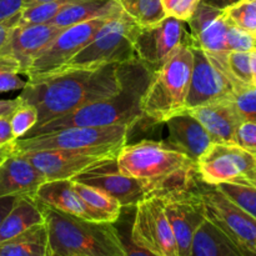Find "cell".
Instances as JSON below:
<instances>
[{
    "label": "cell",
    "instance_id": "cell-1",
    "mask_svg": "<svg viewBox=\"0 0 256 256\" xmlns=\"http://www.w3.org/2000/svg\"><path fill=\"white\" fill-rule=\"evenodd\" d=\"M125 66L126 62L98 69H65L28 79L19 98L36 109L39 118L35 126H39L90 102L116 95L124 84Z\"/></svg>",
    "mask_w": 256,
    "mask_h": 256
},
{
    "label": "cell",
    "instance_id": "cell-2",
    "mask_svg": "<svg viewBox=\"0 0 256 256\" xmlns=\"http://www.w3.org/2000/svg\"><path fill=\"white\" fill-rule=\"evenodd\" d=\"M154 70L139 60L126 62L124 84L114 96L84 105L74 112L35 126L26 134L30 138L66 128H105L125 125L134 128L144 119L142 102Z\"/></svg>",
    "mask_w": 256,
    "mask_h": 256
},
{
    "label": "cell",
    "instance_id": "cell-3",
    "mask_svg": "<svg viewBox=\"0 0 256 256\" xmlns=\"http://www.w3.org/2000/svg\"><path fill=\"white\" fill-rule=\"evenodd\" d=\"M115 162L120 172L142 182L152 195L190 188L192 178L198 175L196 162L162 142L125 144Z\"/></svg>",
    "mask_w": 256,
    "mask_h": 256
},
{
    "label": "cell",
    "instance_id": "cell-4",
    "mask_svg": "<svg viewBox=\"0 0 256 256\" xmlns=\"http://www.w3.org/2000/svg\"><path fill=\"white\" fill-rule=\"evenodd\" d=\"M40 206L54 256H126L122 234L114 224L90 222Z\"/></svg>",
    "mask_w": 256,
    "mask_h": 256
},
{
    "label": "cell",
    "instance_id": "cell-5",
    "mask_svg": "<svg viewBox=\"0 0 256 256\" xmlns=\"http://www.w3.org/2000/svg\"><path fill=\"white\" fill-rule=\"evenodd\" d=\"M192 50L190 36L152 72L142 102V115L152 122H165L186 109Z\"/></svg>",
    "mask_w": 256,
    "mask_h": 256
},
{
    "label": "cell",
    "instance_id": "cell-6",
    "mask_svg": "<svg viewBox=\"0 0 256 256\" xmlns=\"http://www.w3.org/2000/svg\"><path fill=\"white\" fill-rule=\"evenodd\" d=\"M138 26L124 12L109 18L92 39L60 70L98 69L138 60L134 46Z\"/></svg>",
    "mask_w": 256,
    "mask_h": 256
},
{
    "label": "cell",
    "instance_id": "cell-7",
    "mask_svg": "<svg viewBox=\"0 0 256 256\" xmlns=\"http://www.w3.org/2000/svg\"><path fill=\"white\" fill-rule=\"evenodd\" d=\"M132 128L125 125L105 128H66L45 132L15 142V152L58 149H95V148H122L126 144Z\"/></svg>",
    "mask_w": 256,
    "mask_h": 256
},
{
    "label": "cell",
    "instance_id": "cell-8",
    "mask_svg": "<svg viewBox=\"0 0 256 256\" xmlns=\"http://www.w3.org/2000/svg\"><path fill=\"white\" fill-rule=\"evenodd\" d=\"M195 192L205 218L216 225L245 256H256L255 218L232 204L214 186L206 185Z\"/></svg>",
    "mask_w": 256,
    "mask_h": 256
},
{
    "label": "cell",
    "instance_id": "cell-9",
    "mask_svg": "<svg viewBox=\"0 0 256 256\" xmlns=\"http://www.w3.org/2000/svg\"><path fill=\"white\" fill-rule=\"evenodd\" d=\"M196 172L210 186L222 182L256 186V155L236 144L214 142L196 162Z\"/></svg>",
    "mask_w": 256,
    "mask_h": 256
},
{
    "label": "cell",
    "instance_id": "cell-10",
    "mask_svg": "<svg viewBox=\"0 0 256 256\" xmlns=\"http://www.w3.org/2000/svg\"><path fill=\"white\" fill-rule=\"evenodd\" d=\"M119 150L120 148H95L18 152H20L45 180H72L96 165L116 159Z\"/></svg>",
    "mask_w": 256,
    "mask_h": 256
},
{
    "label": "cell",
    "instance_id": "cell-11",
    "mask_svg": "<svg viewBox=\"0 0 256 256\" xmlns=\"http://www.w3.org/2000/svg\"><path fill=\"white\" fill-rule=\"evenodd\" d=\"M130 240L156 256H178L174 234L159 195H150L136 204Z\"/></svg>",
    "mask_w": 256,
    "mask_h": 256
},
{
    "label": "cell",
    "instance_id": "cell-12",
    "mask_svg": "<svg viewBox=\"0 0 256 256\" xmlns=\"http://www.w3.org/2000/svg\"><path fill=\"white\" fill-rule=\"evenodd\" d=\"M108 19L95 18L64 28L46 49L35 58L25 76L30 80L59 72L92 39Z\"/></svg>",
    "mask_w": 256,
    "mask_h": 256
},
{
    "label": "cell",
    "instance_id": "cell-13",
    "mask_svg": "<svg viewBox=\"0 0 256 256\" xmlns=\"http://www.w3.org/2000/svg\"><path fill=\"white\" fill-rule=\"evenodd\" d=\"M190 45L192 50V70L185 110L232 99L234 85L216 60L205 50L192 44V40Z\"/></svg>",
    "mask_w": 256,
    "mask_h": 256
},
{
    "label": "cell",
    "instance_id": "cell-14",
    "mask_svg": "<svg viewBox=\"0 0 256 256\" xmlns=\"http://www.w3.org/2000/svg\"><path fill=\"white\" fill-rule=\"evenodd\" d=\"M186 22L172 16H165L152 26H138L134 38L136 59L155 70L186 39L189 32Z\"/></svg>",
    "mask_w": 256,
    "mask_h": 256
},
{
    "label": "cell",
    "instance_id": "cell-15",
    "mask_svg": "<svg viewBox=\"0 0 256 256\" xmlns=\"http://www.w3.org/2000/svg\"><path fill=\"white\" fill-rule=\"evenodd\" d=\"M159 195L176 242L178 256H190L192 239L205 219L195 190H172Z\"/></svg>",
    "mask_w": 256,
    "mask_h": 256
},
{
    "label": "cell",
    "instance_id": "cell-16",
    "mask_svg": "<svg viewBox=\"0 0 256 256\" xmlns=\"http://www.w3.org/2000/svg\"><path fill=\"white\" fill-rule=\"evenodd\" d=\"M72 180L102 190L122 208H135L138 202L152 195L142 182L120 172L115 159L96 165Z\"/></svg>",
    "mask_w": 256,
    "mask_h": 256
},
{
    "label": "cell",
    "instance_id": "cell-17",
    "mask_svg": "<svg viewBox=\"0 0 256 256\" xmlns=\"http://www.w3.org/2000/svg\"><path fill=\"white\" fill-rule=\"evenodd\" d=\"M190 40L200 49L212 54L229 52L226 34L230 22L224 9H218L202 2L186 22Z\"/></svg>",
    "mask_w": 256,
    "mask_h": 256
},
{
    "label": "cell",
    "instance_id": "cell-18",
    "mask_svg": "<svg viewBox=\"0 0 256 256\" xmlns=\"http://www.w3.org/2000/svg\"><path fill=\"white\" fill-rule=\"evenodd\" d=\"M62 29L64 28H59L50 22L16 26L6 44L0 49V54L8 55L16 60L22 66V75H25L35 58L46 49L48 45Z\"/></svg>",
    "mask_w": 256,
    "mask_h": 256
},
{
    "label": "cell",
    "instance_id": "cell-19",
    "mask_svg": "<svg viewBox=\"0 0 256 256\" xmlns=\"http://www.w3.org/2000/svg\"><path fill=\"white\" fill-rule=\"evenodd\" d=\"M204 126L214 142L235 144V135L242 120L232 99L222 100L185 110Z\"/></svg>",
    "mask_w": 256,
    "mask_h": 256
},
{
    "label": "cell",
    "instance_id": "cell-20",
    "mask_svg": "<svg viewBox=\"0 0 256 256\" xmlns=\"http://www.w3.org/2000/svg\"><path fill=\"white\" fill-rule=\"evenodd\" d=\"M45 182L42 175L22 156L14 152L0 162V199L30 196Z\"/></svg>",
    "mask_w": 256,
    "mask_h": 256
},
{
    "label": "cell",
    "instance_id": "cell-21",
    "mask_svg": "<svg viewBox=\"0 0 256 256\" xmlns=\"http://www.w3.org/2000/svg\"><path fill=\"white\" fill-rule=\"evenodd\" d=\"M165 124L169 132L168 144L186 154L192 162H196L210 145L214 144L204 126L188 112L174 115Z\"/></svg>",
    "mask_w": 256,
    "mask_h": 256
},
{
    "label": "cell",
    "instance_id": "cell-22",
    "mask_svg": "<svg viewBox=\"0 0 256 256\" xmlns=\"http://www.w3.org/2000/svg\"><path fill=\"white\" fill-rule=\"evenodd\" d=\"M32 198L42 206L52 208L80 219L90 220L86 206L74 189L72 180H45L35 190Z\"/></svg>",
    "mask_w": 256,
    "mask_h": 256
},
{
    "label": "cell",
    "instance_id": "cell-23",
    "mask_svg": "<svg viewBox=\"0 0 256 256\" xmlns=\"http://www.w3.org/2000/svg\"><path fill=\"white\" fill-rule=\"evenodd\" d=\"M45 224L42 208L30 196H19L0 222V242Z\"/></svg>",
    "mask_w": 256,
    "mask_h": 256
},
{
    "label": "cell",
    "instance_id": "cell-24",
    "mask_svg": "<svg viewBox=\"0 0 256 256\" xmlns=\"http://www.w3.org/2000/svg\"><path fill=\"white\" fill-rule=\"evenodd\" d=\"M116 0H78L65 6L50 24L68 28L95 18H110L122 12Z\"/></svg>",
    "mask_w": 256,
    "mask_h": 256
},
{
    "label": "cell",
    "instance_id": "cell-25",
    "mask_svg": "<svg viewBox=\"0 0 256 256\" xmlns=\"http://www.w3.org/2000/svg\"><path fill=\"white\" fill-rule=\"evenodd\" d=\"M190 256H245L239 248L209 219L198 228L190 250Z\"/></svg>",
    "mask_w": 256,
    "mask_h": 256
},
{
    "label": "cell",
    "instance_id": "cell-26",
    "mask_svg": "<svg viewBox=\"0 0 256 256\" xmlns=\"http://www.w3.org/2000/svg\"><path fill=\"white\" fill-rule=\"evenodd\" d=\"M0 256H54L46 225H38L18 236L2 242Z\"/></svg>",
    "mask_w": 256,
    "mask_h": 256
},
{
    "label": "cell",
    "instance_id": "cell-27",
    "mask_svg": "<svg viewBox=\"0 0 256 256\" xmlns=\"http://www.w3.org/2000/svg\"><path fill=\"white\" fill-rule=\"evenodd\" d=\"M72 185L86 206L92 222L114 224L119 220L122 206L114 198L109 196L102 190H98L82 182L72 180Z\"/></svg>",
    "mask_w": 256,
    "mask_h": 256
},
{
    "label": "cell",
    "instance_id": "cell-28",
    "mask_svg": "<svg viewBox=\"0 0 256 256\" xmlns=\"http://www.w3.org/2000/svg\"><path fill=\"white\" fill-rule=\"evenodd\" d=\"M122 12L139 26L146 28L162 22L166 15L162 0H116Z\"/></svg>",
    "mask_w": 256,
    "mask_h": 256
},
{
    "label": "cell",
    "instance_id": "cell-29",
    "mask_svg": "<svg viewBox=\"0 0 256 256\" xmlns=\"http://www.w3.org/2000/svg\"><path fill=\"white\" fill-rule=\"evenodd\" d=\"M78 0H52V2H36L22 8L19 14L18 26L48 24L52 22L65 6Z\"/></svg>",
    "mask_w": 256,
    "mask_h": 256
},
{
    "label": "cell",
    "instance_id": "cell-30",
    "mask_svg": "<svg viewBox=\"0 0 256 256\" xmlns=\"http://www.w3.org/2000/svg\"><path fill=\"white\" fill-rule=\"evenodd\" d=\"M214 188L232 204L256 219V186L235 182H222L215 185Z\"/></svg>",
    "mask_w": 256,
    "mask_h": 256
},
{
    "label": "cell",
    "instance_id": "cell-31",
    "mask_svg": "<svg viewBox=\"0 0 256 256\" xmlns=\"http://www.w3.org/2000/svg\"><path fill=\"white\" fill-rule=\"evenodd\" d=\"M226 69L235 85V92L240 88L252 85L250 52H229L226 55Z\"/></svg>",
    "mask_w": 256,
    "mask_h": 256
},
{
    "label": "cell",
    "instance_id": "cell-32",
    "mask_svg": "<svg viewBox=\"0 0 256 256\" xmlns=\"http://www.w3.org/2000/svg\"><path fill=\"white\" fill-rule=\"evenodd\" d=\"M224 12L232 25L256 35V2L254 0H242L224 9Z\"/></svg>",
    "mask_w": 256,
    "mask_h": 256
},
{
    "label": "cell",
    "instance_id": "cell-33",
    "mask_svg": "<svg viewBox=\"0 0 256 256\" xmlns=\"http://www.w3.org/2000/svg\"><path fill=\"white\" fill-rule=\"evenodd\" d=\"M38 112L32 105L22 102L12 115H10V125L15 139H22L26 136L28 132L38 124Z\"/></svg>",
    "mask_w": 256,
    "mask_h": 256
},
{
    "label": "cell",
    "instance_id": "cell-34",
    "mask_svg": "<svg viewBox=\"0 0 256 256\" xmlns=\"http://www.w3.org/2000/svg\"><path fill=\"white\" fill-rule=\"evenodd\" d=\"M232 102L242 122L256 124V86L246 85L240 88L232 95Z\"/></svg>",
    "mask_w": 256,
    "mask_h": 256
},
{
    "label": "cell",
    "instance_id": "cell-35",
    "mask_svg": "<svg viewBox=\"0 0 256 256\" xmlns=\"http://www.w3.org/2000/svg\"><path fill=\"white\" fill-rule=\"evenodd\" d=\"M256 39L254 34L244 32L230 22L226 34V45L229 52H252L255 50Z\"/></svg>",
    "mask_w": 256,
    "mask_h": 256
},
{
    "label": "cell",
    "instance_id": "cell-36",
    "mask_svg": "<svg viewBox=\"0 0 256 256\" xmlns=\"http://www.w3.org/2000/svg\"><path fill=\"white\" fill-rule=\"evenodd\" d=\"M202 0H162L166 16L175 18L186 22L192 18Z\"/></svg>",
    "mask_w": 256,
    "mask_h": 256
},
{
    "label": "cell",
    "instance_id": "cell-37",
    "mask_svg": "<svg viewBox=\"0 0 256 256\" xmlns=\"http://www.w3.org/2000/svg\"><path fill=\"white\" fill-rule=\"evenodd\" d=\"M235 144L256 155V124L242 122L235 135Z\"/></svg>",
    "mask_w": 256,
    "mask_h": 256
},
{
    "label": "cell",
    "instance_id": "cell-38",
    "mask_svg": "<svg viewBox=\"0 0 256 256\" xmlns=\"http://www.w3.org/2000/svg\"><path fill=\"white\" fill-rule=\"evenodd\" d=\"M26 0H0V22L19 14Z\"/></svg>",
    "mask_w": 256,
    "mask_h": 256
},
{
    "label": "cell",
    "instance_id": "cell-39",
    "mask_svg": "<svg viewBox=\"0 0 256 256\" xmlns=\"http://www.w3.org/2000/svg\"><path fill=\"white\" fill-rule=\"evenodd\" d=\"M19 14L0 22V49L6 44L12 32H14L15 28L18 26V22H19Z\"/></svg>",
    "mask_w": 256,
    "mask_h": 256
},
{
    "label": "cell",
    "instance_id": "cell-40",
    "mask_svg": "<svg viewBox=\"0 0 256 256\" xmlns=\"http://www.w3.org/2000/svg\"><path fill=\"white\" fill-rule=\"evenodd\" d=\"M15 142L16 139L12 135L9 118H0V146L14 144Z\"/></svg>",
    "mask_w": 256,
    "mask_h": 256
},
{
    "label": "cell",
    "instance_id": "cell-41",
    "mask_svg": "<svg viewBox=\"0 0 256 256\" xmlns=\"http://www.w3.org/2000/svg\"><path fill=\"white\" fill-rule=\"evenodd\" d=\"M22 104L19 96L15 99L0 100V118H10V115Z\"/></svg>",
    "mask_w": 256,
    "mask_h": 256
},
{
    "label": "cell",
    "instance_id": "cell-42",
    "mask_svg": "<svg viewBox=\"0 0 256 256\" xmlns=\"http://www.w3.org/2000/svg\"><path fill=\"white\" fill-rule=\"evenodd\" d=\"M122 242H124V246H125V252H126V256H156L152 252H146V250L142 249V248L136 246L135 244H132V240L129 239H125L124 236L122 235Z\"/></svg>",
    "mask_w": 256,
    "mask_h": 256
},
{
    "label": "cell",
    "instance_id": "cell-43",
    "mask_svg": "<svg viewBox=\"0 0 256 256\" xmlns=\"http://www.w3.org/2000/svg\"><path fill=\"white\" fill-rule=\"evenodd\" d=\"M19 196H8V198H2L0 199V222H2L5 215L8 214L12 206L14 205V202H16V199Z\"/></svg>",
    "mask_w": 256,
    "mask_h": 256
},
{
    "label": "cell",
    "instance_id": "cell-44",
    "mask_svg": "<svg viewBox=\"0 0 256 256\" xmlns=\"http://www.w3.org/2000/svg\"><path fill=\"white\" fill-rule=\"evenodd\" d=\"M202 2H206V4L212 5V6L218 8V9H226V8L232 6V5L236 4V2H242V0H202Z\"/></svg>",
    "mask_w": 256,
    "mask_h": 256
},
{
    "label": "cell",
    "instance_id": "cell-45",
    "mask_svg": "<svg viewBox=\"0 0 256 256\" xmlns=\"http://www.w3.org/2000/svg\"><path fill=\"white\" fill-rule=\"evenodd\" d=\"M14 152H15V142L14 144L5 145V146H0V162H2L8 155H10Z\"/></svg>",
    "mask_w": 256,
    "mask_h": 256
},
{
    "label": "cell",
    "instance_id": "cell-46",
    "mask_svg": "<svg viewBox=\"0 0 256 256\" xmlns=\"http://www.w3.org/2000/svg\"><path fill=\"white\" fill-rule=\"evenodd\" d=\"M250 65L252 72V86H256V49L250 52Z\"/></svg>",
    "mask_w": 256,
    "mask_h": 256
},
{
    "label": "cell",
    "instance_id": "cell-47",
    "mask_svg": "<svg viewBox=\"0 0 256 256\" xmlns=\"http://www.w3.org/2000/svg\"><path fill=\"white\" fill-rule=\"evenodd\" d=\"M52 2V0H26V5H32V4H36V2Z\"/></svg>",
    "mask_w": 256,
    "mask_h": 256
},
{
    "label": "cell",
    "instance_id": "cell-48",
    "mask_svg": "<svg viewBox=\"0 0 256 256\" xmlns=\"http://www.w3.org/2000/svg\"><path fill=\"white\" fill-rule=\"evenodd\" d=\"M255 39H256V35H255ZM255 49H256V44H255Z\"/></svg>",
    "mask_w": 256,
    "mask_h": 256
},
{
    "label": "cell",
    "instance_id": "cell-49",
    "mask_svg": "<svg viewBox=\"0 0 256 256\" xmlns=\"http://www.w3.org/2000/svg\"><path fill=\"white\" fill-rule=\"evenodd\" d=\"M254 2H256V0H254Z\"/></svg>",
    "mask_w": 256,
    "mask_h": 256
}]
</instances>
